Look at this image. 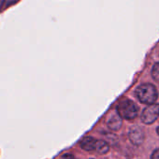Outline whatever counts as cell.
I'll list each match as a JSON object with an SVG mask.
<instances>
[{
    "label": "cell",
    "mask_w": 159,
    "mask_h": 159,
    "mask_svg": "<svg viewBox=\"0 0 159 159\" xmlns=\"http://www.w3.org/2000/svg\"><path fill=\"white\" fill-rule=\"evenodd\" d=\"M159 117V105L150 104L141 113V121L146 125H151Z\"/></svg>",
    "instance_id": "3"
},
{
    "label": "cell",
    "mask_w": 159,
    "mask_h": 159,
    "mask_svg": "<svg viewBox=\"0 0 159 159\" xmlns=\"http://www.w3.org/2000/svg\"><path fill=\"white\" fill-rule=\"evenodd\" d=\"M129 139L130 141L136 145V146H139L143 143L144 141V133L142 131V129L139 126H133L131 127L130 131H129Z\"/></svg>",
    "instance_id": "4"
},
{
    "label": "cell",
    "mask_w": 159,
    "mask_h": 159,
    "mask_svg": "<svg viewBox=\"0 0 159 159\" xmlns=\"http://www.w3.org/2000/svg\"><path fill=\"white\" fill-rule=\"evenodd\" d=\"M135 95L140 103L147 105L153 104L158 98V93L155 86L151 84H142L138 86Z\"/></svg>",
    "instance_id": "1"
},
{
    "label": "cell",
    "mask_w": 159,
    "mask_h": 159,
    "mask_svg": "<svg viewBox=\"0 0 159 159\" xmlns=\"http://www.w3.org/2000/svg\"><path fill=\"white\" fill-rule=\"evenodd\" d=\"M63 159H75V158L71 153H65L63 155Z\"/></svg>",
    "instance_id": "11"
},
{
    "label": "cell",
    "mask_w": 159,
    "mask_h": 159,
    "mask_svg": "<svg viewBox=\"0 0 159 159\" xmlns=\"http://www.w3.org/2000/svg\"><path fill=\"white\" fill-rule=\"evenodd\" d=\"M108 127L112 130V131H118L121 127H122V125H123V121H122V117L118 114V113H115L113 115L111 116V118L108 120Z\"/></svg>",
    "instance_id": "5"
},
{
    "label": "cell",
    "mask_w": 159,
    "mask_h": 159,
    "mask_svg": "<svg viewBox=\"0 0 159 159\" xmlns=\"http://www.w3.org/2000/svg\"><path fill=\"white\" fill-rule=\"evenodd\" d=\"M151 159H159V148L153 151Z\"/></svg>",
    "instance_id": "10"
},
{
    "label": "cell",
    "mask_w": 159,
    "mask_h": 159,
    "mask_svg": "<svg viewBox=\"0 0 159 159\" xmlns=\"http://www.w3.org/2000/svg\"><path fill=\"white\" fill-rule=\"evenodd\" d=\"M117 113L125 120H133L138 116L139 109L137 105L128 98L122 99L117 106Z\"/></svg>",
    "instance_id": "2"
},
{
    "label": "cell",
    "mask_w": 159,
    "mask_h": 159,
    "mask_svg": "<svg viewBox=\"0 0 159 159\" xmlns=\"http://www.w3.org/2000/svg\"><path fill=\"white\" fill-rule=\"evenodd\" d=\"M81 147L87 152H91V151H95L96 149V145H97V139L92 138V137H84L81 142Z\"/></svg>",
    "instance_id": "6"
},
{
    "label": "cell",
    "mask_w": 159,
    "mask_h": 159,
    "mask_svg": "<svg viewBox=\"0 0 159 159\" xmlns=\"http://www.w3.org/2000/svg\"><path fill=\"white\" fill-rule=\"evenodd\" d=\"M95 151H97L100 154H105L110 151V146L104 140H97V145H96Z\"/></svg>",
    "instance_id": "7"
},
{
    "label": "cell",
    "mask_w": 159,
    "mask_h": 159,
    "mask_svg": "<svg viewBox=\"0 0 159 159\" xmlns=\"http://www.w3.org/2000/svg\"><path fill=\"white\" fill-rule=\"evenodd\" d=\"M5 1H6V0H0V11L2 10V8H3V6H4Z\"/></svg>",
    "instance_id": "12"
},
{
    "label": "cell",
    "mask_w": 159,
    "mask_h": 159,
    "mask_svg": "<svg viewBox=\"0 0 159 159\" xmlns=\"http://www.w3.org/2000/svg\"><path fill=\"white\" fill-rule=\"evenodd\" d=\"M156 131H157V134L159 135V126L157 127V129H156Z\"/></svg>",
    "instance_id": "13"
},
{
    "label": "cell",
    "mask_w": 159,
    "mask_h": 159,
    "mask_svg": "<svg viewBox=\"0 0 159 159\" xmlns=\"http://www.w3.org/2000/svg\"><path fill=\"white\" fill-rule=\"evenodd\" d=\"M18 1H19V0H6L5 3H4L3 8H4V9H8L9 7H11V6L14 5V4H16Z\"/></svg>",
    "instance_id": "9"
},
{
    "label": "cell",
    "mask_w": 159,
    "mask_h": 159,
    "mask_svg": "<svg viewBox=\"0 0 159 159\" xmlns=\"http://www.w3.org/2000/svg\"><path fill=\"white\" fill-rule=\"evenodd\" d=\"M152 76L154 81L159 82V62L155 63L152 68Z\"/></svg>",
    "instance_id": "8"
}]
</instances>
